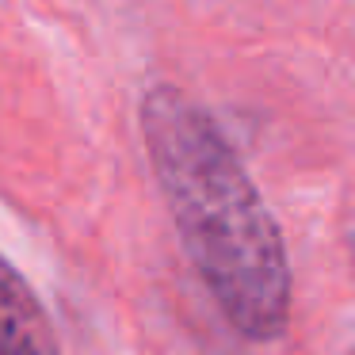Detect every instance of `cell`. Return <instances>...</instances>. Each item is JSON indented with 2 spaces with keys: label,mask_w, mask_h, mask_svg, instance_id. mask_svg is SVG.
Returning <instances> with one entry per match:
<instances>
[{
  "label": "cell",
  "mask_w": 355,
  "mask_h": 355,
  "mask_svg": "<svg viewBox=\"0 0 355 355\" xmlns=\"http://www.w3.org/2000/svg\"><path fill=\"white\" fill-rule=\"evenodd\" d=\"M141 138L195 271L248 340H275L291 317L283 233L241 157L202 103L172 85L141 100Z\"/></svg>",
  "instance_id": "6da1fadb"
},
{
  "label": "cell",
  "mask_w": 355,
  "mask_h": 355,
  "mask_svg": "<svg viewBox=\"0 0 355 355\" xmlns=\"http://www.w3.org/2000/svg\"><path fill=\"white\" fill-rule=\"evenodd\" d=\"M0 355H58V340L39 294L0 256Z\"/></svg>",
  "instance_id": "7a4b0ae2"
}]
</instances>
